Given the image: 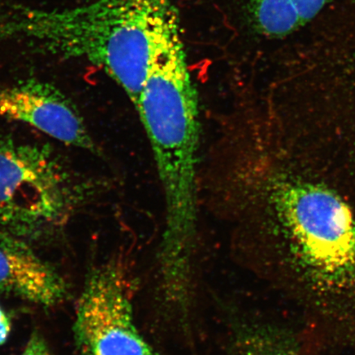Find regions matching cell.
<instances>
[{
	"instance_id": "obj_1",
	"label": "cell",
	"mask_w": 355,
	"mask_h": 355,
	"mask_svg": "<svg viewBox=\"0 0 355 355\" xmlns=\"http://www.w3.org/2000/svg\"><path fill=\"white\" fill-rule=\"evenodd\" d=\"M252 233L257 270L322 344L355 349V211L330 191H272Z\"/></svg>"
},
{
	"instance_id": "obj_2",
	"label": "cell",
	"mask_w": 355,
	"mask_h": 355,
	"mask_svg": "<svg viewBox=\"0 0 355 355\" xmlns=\"http://www.w3.org/2000/svg\"><path fill=\"white\" fill-rule=\"evenodd\" d=\"M0 38L86 60L121 87L135 107L155 57L182 41L171 0H92L54 10L12 6L0 12Z\"/></svg>"
},
{
	"instance_id": "obj_3",
	"label": "cell",
	"mask_w": 355,
	"mask_h": 355,
	"mask_svg": "<svg viewBox=\"0 0 355 355\" xmlns=\"http://www.w3.org/2000/svg\"><path fill=\"white\" fill-rule=\"evenodd\" d=\"M135 109L165 198L161 266L184 272L190 269L197 233L200 123L198 93L182 41L155 57Z\"/></svg>"
},
{
	"instance_id": "obj_4",
	"label": "cell",
	"mask_w": 355,
	"mask_h": 355,
	"mask_svg": "<svg viewBox=\"0 0 355 355\" xmlns=\"http://www.w3.org/2000/svg\"><path fill=\"white\" fill-rule=\"evenodd\" d=\"M105 185L75 172L51 146L0 141V226L7 233L25 234L63 224Z\"/></svg>"
},
{
	"instance_id": "obj_5",
	"label": "cell",
	"mask_w": 355,
	"mask_h": 355,
	"mask_svg": "<svg viewBox=\"0 0 355 355\" xmlns=\"http://www.w3.org/2000/svg\"><path fill=\"white\" fill-rule=\"evenodd\" d=\"M83 355H159L137 329L125 272L119 263L93 270L73 325Z\"/></svg>"
},
{
	"instance_id": "obj_6",
	"label": "cell",
	"mask_w": 355,
	"mask_h": 355,
	"mask_svg": "<svg viewBox=\"0 0 355 355\" xmlns=\"http://www.w3.org/2000/svg\"><path fill=\"white\" fill-rule=\"evenodd\" d=\"M0 116L28 124L65 145L101 153L77 106L51 83L29 79L0 88Z\"/></svg>"
},
{
	"instance_id": "obj_7",
	"label": "cell",
	"mask_w": 355,
	"mask_h": 355,
	"mask_svg": "<svg viewBox=\"0 0 355 355\" xmlns=\"http://www.w3.org/2000/svg\"><path fill=\"white\" fill-rule=\"evenodd\" d=\"M0 293L43 306L65 299L66 284L56 270L19 237L0 234Z\"/></svg>"
},
{
	"instance_id": "obj_8",
	"label": "cell",
	"mask_w": 355,
	"mask_h": 355,
	"mask_svg": "<svg viewBox=\"0 0 355 355\" xmlns=\"http://www.w3.org/2000/svg\"><path fill=\"white\" fill-rule=\"evenodd\" d=\"M334 0H251L252 20L259 32L278 38L296 32Z\"/></svg>"
},
{
	"instance_id": "obj_9",
	"label": "cell",
	"mask_w": 355,
	"mask_h": 355,
	"mask_svg": "<svg viewBox=\"0 0 355 355\" xmlns=\"http://www.w3.org/2000/svg\"><path fill=\"white\" fill-rule=\"evenodd\" d=\"M244 348V355H305L299 339L290 331L278 328L254 333Z\"/></svg>"
},
{
	"instance_id": "obj_10",
	"label": "cell",
	"mask_w": 355,
	"mask_h": 355,
	"mask_svg": "<svg viewBox=\"0 0 355 355\" xmlns=\"http://www.w3.org/2000/svg\"><path fill=\"white\" fill-rule=\"evenodd\" d=\"M21 355H51L46 340L37 332H34Z\"/></svg>"
},
{
	"instance_id": "obj_11",
	"label": "cell",
	"mask_w": 355,
	"mask_h": 355,
	"mask_svg": "<svg viewBox=\"0 0 355 355\" xmlns=\"http://www.w3.org/2000/svg\"><path fill=\"white\" fill-rule=\"evenodd\" d=\"M11 331L10 318L0 306V345L6 343Z\"/></svg>"
}]
</instances>
